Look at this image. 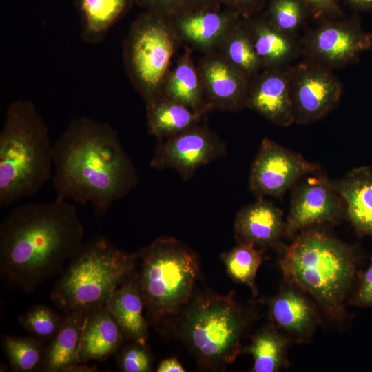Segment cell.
I'll return each instance as SVG.
<instances>
[{
    "label": "cell",
    "instance_id": "6",
    "mask_svg": "<svg viewBox=\"0 0 372 372\" xmlns=\"http://www.w3.org/2000/svg\"><path fill=\"white\" fill-rule=\"evenodd\" d=\"M138 254L119 249L104 236L84 242L55 282L52 300L63 312L106 306L115 291L133 276Z\"/></svg>",
    "mask_w": 372,
    "mask_h": 372
},
{
    "label": "cell",
    "instance_id": "17",
    "mask_svg": "<svg viewBox=\"0 0 372 372\" xmlns=\"http://www.w3.org/2000/svg\"><path fill=\"white\" fill-rule=\"evenodd\" d=\"M319 307L306 292L286 283L269 302L271 323L291 342L309 341L320 322Z\"/></svg>",
    "mask_w": 372,
    "mask_h": 372
},
{
    "label": "cell",
    "instance_id": "18",
    "mask_svg": "<svg viewBox=\"0 0 372 372\" xmlns=\"http://www.w3.org/2000/svg\"><path fill=\"white\" fill-rule=\"evenodd\" d=\"M286 234L281 209L259 198L242 207L234 220V236L238 243H251L258 248L275 247Z\"/></svg>",
    "mask_w": 372,
    "mask_h": 372
},
{
    "label": "cell",
    "instance_id": "20",
    "mask_svg": "<svg viewBox=\"0 0 372 372\" xmlns=\"http://www.w3.org/2000/svg\"><path fill=\"white\" fill-rule=\"evenodd\" d=\"M125 339L106 306L90 311L82 334L79 363L107 359L118 351Z\"/></svg>",
    "mask_w": 372,
    "mask_h": 372
},
{
    "label": "cell",
    "instance_id": "29",
    "mask_svg": "<svg viewBox=\"0 0 372 372\" xmlns=\"http://www.w3.org/2000/svg\"><path fill=\"white\" fill-rule=\"evenodd\" d=\"M264 251L251 243H238L220 258L229 277L235 282L247 285L256 296L258 291L256 285L258 269L262 264Z\"/></svg>",
    "mask_w": 372,
    "mask_h": 372
},
{
    "label": "cell",
    "instance_id": "39",
    "mask_svg": "<svg viewBox=\"0 0 372 372\" xmlns=\"http://www.w3.org/2000/svg\"><path fill=\"white\" fill-rule=\"evenodd\" d=\"M353 8L360 11H372V0H346Z\"/></svg>",
    "mask_w": 372,
    "mask_h": 372
},
{
    "label": "cell",
    "instance_id": "11",
    "mask_svg": "<svg viewBox=\"0 0 372 372\" xmlns=\"http://www.w3.org/2000/svg\"><path fill=\"white\" fill-rule=\"evenodd\" d=\"M345 216V205L333 182L313 174L294 189L285 220L286 234L293 238L300 232L322 224L339 222Z\"/></svg>",
    "mask_w": 372,
    "mask_h": 372
},
{
    "label": "cell",
    "instance_id": "21",
    "mask_svg": "<svg viewBox=\"0 0 372 372\" xmlns=\"http://www.w3.org/2000/svg\"><path fill=\"white\" fill-rule=\"evenodd\" d=\"M192 49L187 47L172 68L161 95L204 116L211 109L206 99L198 65L192 59Z\"/></svg>",
    "mask_w": 372,
    "mask_h": 372
},
{
    "label": "cell",
    "instance_id": "7",
    "mask_svg": "<svg viewBox=\"0 0 372 372\" xmlns=\"http://www.w3.org/2000/svg\"><path fill=\"white\" fill-rule=\"evenodd\" d=\"M234 296L231 292L198 296L177 318L180 339L199 364L207 369H223L242 351V340L254 313Z\"/></svg>",
    "mask_w": 372,
    "mask_h": 372
},
{
    "label": "cell",
    "instance_id": "32",
    "mask_svg": "<svg viewBox=\"0 0 372 372\" xmlns=\"http://www.w3.org/2000/svg\"><path fill=\"white\" fill-rule=\"evenodd\" d=\"M64 319L50 307L37 304L18 318L19 324L32 335L41 340H52Z\"/></svg>",
    "mask_w": 372,
    "mask_h": 372
},
{
    "label": "cell",
    "instance_id": "12",
    "mask_svg": "<svg viewBox=\"0 0 372 372\" xmlns=\"http://www.w3.org/2000/svg\"><path fill=\"white\" fill-rule=\"evenodd\" d=\"M340 18L324 22L305 43L310 61L330 70L351 63L372 49V34L362 28L357 19Z\"/></svg>",
    "mask_w": 372,
    "mask_h": 372
},
{
    "label": "cell",
    "instance_id": "30",
    "mask_svg": "<svg viewBox=\"0 0 372 372\" xmlns=\"http://www.w3.org/2000/svg\"><path fill=\"white\" fill-rule=\"evenodd\" d=\"M2 348L14 371H42L46 347L39 338L32 336H2Z\"/></svg>",
    "mask_w": 372,
    "mask_h": 372
},
{
    "label": "cell",
    "instance_id": "28",
    "mask_svg": "<svg viewBox=\"0 0 372 372\" xmlns=\"http://www.w3.org/2000/svg\"><path fill=\"white\" fill-rule=\"evenodd\" d=\"M232 66L252 79L263 70L245 18L233 28L218 51Z\"/></svg>",
    "mask_w": 372,
    "mask_h": 372
},
{
    "label": "cell",
    "instance_id": "40",
    "mask_svg": "<svg viewBox=\"0 0 372 372\" xmlns=\"http://www.w3.org/2000/svg\"><path fill=\"white\" fill-rule=\"evenodd\" d=\"M97 371L96 366H89L85 363H79L70 367L67 370L68 372H93Z\"/></svg>",
    "mask_w": 372,
    "mask_h": 372
},
{
    "label": "cell",
    "instance_id": "35",
    "mask_svg": "<svg viewBox=\"0 0 372 372\" xmlns=\"http://www.w3.org/2000/svg\"><path fill=\"white\" fill-rule=\"evenodd\" d=\"M310 14L317 17L335 19L341 17L342 10L337 0H302Z\"/></svg>",
    "mask_w": 372,
    "mask_h": 372
},
{
    "label": "cell",
    "instance_id": "2",
    "mask_svg": "<svg viewBox=\"0 0 372 372\" xmlns=\"http://www.w3.org/2000/svg\"><path fill=\"white\" fill-rule=\"evenodd\" d=\"M75 205L56 197L15 207L0 225V271L25 292L61 273L84 243Z\"/></svg>",
    "mask_w": 372,
    "mask_h": 372
},
{
    "label": "cell",
    "instance_id": "16",
    "mask_svg": "<svg viewBox=\"0 0 372 372\" xmlns=\"http://www.w3.org/2000/svg\"><path fill=\"white\" fill-rule=\"evenodd\" d=\"M197 65L211 110L238 111L246 107L251 79L218 52L204 54Z\"/></svg>",
    "mask_w": 372,
    "mask_h": 372
},
{
    "label": "cell",
    "instance_id": "26",
    "mask_svg": "<svg viewBox=\"0 0 372 372\" xmlns=\"http://www.w3.org/2000/svg\"><path fill=\"white\" fill-rule=\"evenodd\" d=\"M133 3L134 0H75L82 40L90 44L102 42Z\"/></svg>",
    "mask_w": 372,
    "mask_h": 372
},
{
    "label": "cell",
    "instance_id": "3",
    "mask_svg": "<svg viewBox=\"0 0 372 372\" xmlns=\"http://www.w3.org/2000/svg\"><path fill=\"white\" fill-rule=\"evenodd\" d=\"M355 249L324 231L307 229L293 237L279 259L286 283L298 287L333 322L342 324L357 269Z\"/></svg>",
    "mask_w": 372,
    "mask_h": 372
},
{
    "label": "cell",
    "instance_id": "24",
    "mask_svg": "<svg viewBox=\"0 0 372 372\" xmlns=\"http://www.w3.org/2000/svg\"><path fill=\"white\" fill-rule=\"evenodd\" d=\"M245 21L263 69L283 67L293 56L296 45L291 35L275 27L265 13Z\"/></svg>",
    "mask_w": 372,
    "mask_h": 372
},
{
    "label": "cell",
    "instance_id": "8",
    "mask_svg": "<svg viewBox=\"0 0 372 372\" xmlns=\"http://www.w3.org/2000/svg\"><path fill=\"white\" fill-rule=\"evenodd\" d=\"M181 43L171 17L145 10L132 23L124 42V65L145 103L162 94Z\"/></svg>",
    "mask_w": 372,
    "mask_h": 372
},
{
    "label": "cell",
    "instance_id": "31",
    "mask_svg": "<svg viewBox=\"0 0 372 372\" xmlns=\"http://www.w3.org/2000/svg\"><path fill=\"white\" fill-rule=\"evenodd\" d=\"M264 12L280 30L292 35L310 12L302 0H267Z\"/></svg>",
    "mask_w": 372,
    "mask_h": 372
},
{
    "label": "cell",
    "instance_id": "19",
    "mask_svg": "<svg viewBox=\"0 0 372 372\" xmlns=\"http://www.w3.org/2000/svg\"><path fill=\"white\" fill-rule=\"evenodd\" d=\"M345 205V216L360 235L372 236V169H352L333 182Z\"/></svg>",
    "mask_w": 372,
    "mask_h": 372
},
{
    "label": "cell",
    "instance_id": "14",
    "mask_svg": "<svg viewBox=\"0 0 372 372\" xmlns=\"http://www.w3.org/2000/svg\"><path fill=\"white\" fill-rule=\"evenodd\" d=\"M293 69L285 66L263 69L251 79L246 107L278 126L287 127L295 123Z\"/></svg>",
    "mask_w": 372,
    "mask_h": 372
},
{
    "label": "cell",
    "instance_id": "4",
    "mask_svg": "<svg viewBox=\"0 0 372 372\" xmlns=\"http://www.w3.org/2000/svg\"><path fill=\"white\" fill-rule=\"evenodd\" d=\"M53 158L48 127L34 103H10L0 132V207L37 194L52 177Z\"/></svg>",
    "mask_w": 372,
    "mask_h": 372
},
{
    "label": "cell",
    "instance_id": "37",
    "mask_svg": "<svg viewBox=\"0 0 372 372\" xmlns=\"http://www.w3.org/2000/svg\"><path fill=\"white\" fill-rule=\"evenodd\" d=\"M351 303L359 307H372V261L362 276Z\"/></svg>",
    "mask_w": 372,
    "mask_h": 372
},
{
    "label": "cell",
    "instance_id": "25",
    "mask_svg": "<svg viewBox=\"0 0 372 372\" xmlns=\"http://www.w3.org/2000/svg\"><path fill=\"white\" fill-rule=\"evenodd\" d=\"M203 116L164 95L146 103L147 131L158 141L173 137L200 123Z\"/></svg>",
    "mask_w": 372,
    "mask_h": 372
},
{
    "label": "cell",
    "instance_id": "5",
    "mask_svg": "<svg viewBox=\"0 0 372 372\" xmlns=\"http://www.w3.org/2000/svg\"><path fill=\"white\" fill-rule=\"evenodd\" d=\"M137 254L134 276L148 321L163 331L191 301L199 273L198 258L172 237H159Z\"/></svg>",
    "mask_w": 372,
    "mask_h": 372
},
{
    "label": "cell",
    "instance_id": "9",
    "mask_svg": "<svg viewBox=\"0 0 372 372\" xmlns=\"http://www.w3.org/2000/svg\"><path fill=\"white\" fill-rule=\"evenodd\" d=\"M320 169L318 163L265 138L251 165L249 189L259 198H282L303 176L318 173Z\"/></svg>",
    "mask_w": 372,
    "mask_h": 372
},
{
    "label": "cell",
    "instance_id": "15",
    "mask_svg": "<svg viewBox=\"0 0 372 372\" xmlns=\"http://www.w3.org/2000/svg\"><path fill=\"white\" fill-rule=\"evenodd\" d=\"M242 18L231 9L217 6L190 10L172 19L181 42L206 54L218 52Z\"/></svg>",
    "mask_w": 372,
    "mask_h": 372
},
{
    "label": "cell",
    "instance_id": "13",
    "mask_svg": "<svg viewBox=\"0 0 372 372\" xmlns=\"http://www.w3.org/2000/svg\"><path fill=\"white\" fill-rule=\"evenodd\" d=\"M342 92L330 69L311 61L299 64L292 78L295 122L304 125L320 120L336 106Z\"/></svg>",
    "mask_w": 372,
    "mask_h": 372
},
{
    "label": "cell",
    "instance_id": "1",
    "mask_svg": "<svg viewBox=\"0 0 372 372\" xmlns=\"http://www.w3.org/2000/svg\"><path fill=\"white\" fill-rule=\"evenodd\" d=\"M52 183L56 197L90 205L106 214L138 183L117 132L106 122L74 118L54 143Z\"/></svg>",
    "mask_w": 372,
    "mask_h": 372
},
{
    "label": "cell",
    "instance_id": "27",
    "mask_svg": "<svg viewBox=\"0 0 372 372\" xmlns=\"http://www.w3.org/2000/svg\"><path fill=\"white\" fill-rule=\"evenodd\" d=\"M291 340L271 323L258 330L243 351L254 360L253 372H276L288 368L287 350Z\"/></svg>",
    "mask_w": 372,
    "mask_h": 372
},
{
    "label": "cell",
    "instance_id": "34",
    "mask_svg": "<svg viewBox=\"0 0 372 372\" xmlns=\"http://www.w3.org/2000/svg\"><path fill=\"white\" fill-rule=\"evenodd\" d=\"M123 347L118 355L120 369L124 372H149L152 369L153 358L146 345L131 341Z\"/></svg>",
    "mask_w": 372,
    "mask_h": 372
},
{
    "label": "cell",
    "instance_id": "22",
    "mask_svg": "<svg viewBox=\"0 0 372 372\" xmlns=\"http://www.w3.org/2000/svg\"><path fill=\"white\" fill-rule=\"evenodd\" d=\"M134 275L115 291L106 307L125 339L146 345L149 322L143 315L144 300Z\"/></svg>",
    "mask_w": 372,
    "mask_h": 372
},
{
    "label": "cell",
    "instance_id": "10",
    "mask_svg": "<svg viewBox=\"0 0 372 372\" xmlns=\"http://www.w3.org/2000/svg\"><path fill=\"white\" fill-rule=\"evenodd\" d=\"M226 152L225 143L207 125L199 123L159 141L149 164L156 170L174 169L187 181L198 168L223 157Z\"/></svg>",
    "mask_w": 372,
    "mask_h": 372
},
{
    "label": "cell",
    "instance_id": "33",
    "mask_svg": "<svg viewBox=\"0 0 372 372\" xmlns=\"http://www.w3.org/2000/svg\"><path fill=\"white\" fill-rule=\"evenodd\" d=\"M134 3L146 11L171 18L198 8L222 6L216 0H134Z\"/></svg>",
    "mask_w": 372,
    "mask_h": 372
},
{
    "label": "cell",
    "instance_id": "36",
    "mask_svg": "<svg viewBox=\"0 0 372 372\" xmlns=\"http://www.w3.org/2000/svg\"><path fill=\"white\" fill-rule=\"evenodd\" d=\"M223 7L238 12L242 17L249 18L262 11L267 0H216Z\"/></svg>",
    "mask_w": 372,
    "mask_h": 372
},
{
    "label": "cell",
    "instance_id": "23",
    "mask_svg": "<svg viewBox=\"0 0 372 372\" xmlns=\"http://www.w3.org/2000/svg\"><path fill=\"white\" fill-rule=\"evenodd\" d=\"M89 312L65 313L60 329L46 347L43 371L66 372L79 363L81 341Z\"/></svg>",
    "mask_w": 372,
    "mask_h": 372
},
{
    "label": "cell",
    "instance_id": "38",
    "mask_svg": "<svg viewBox=\"0 0 372 372\" xmlns=\"http://www.w3.org/2000/svg\"><path fill=\"white\" fill-rule=\"evenodd\" d=\"M156 371L158 372H184L185 369L176 358H168L162 360Z\"/></svg>",
    "mask_w": 372,
    "mask_h": 372
}]
</instances>
